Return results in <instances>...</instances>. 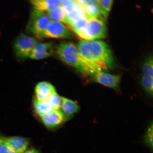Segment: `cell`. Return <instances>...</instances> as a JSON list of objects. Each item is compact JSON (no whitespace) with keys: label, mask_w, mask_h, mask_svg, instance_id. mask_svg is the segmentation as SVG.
<instances>
[{"label":"cell","mask_w":153,"mask_h":153,"mask_svg":"<svg viewBox=\"0 0 153 153\" xmlns=\"http://www.w3.org/2000/svg\"><path fill=\"white\" fill-rule=\"evenodd\" d=\"M80 54L96 72L113 68L114 60L108 45L101 40H83L77 46Z\"/></svg>","instance_id":"cell-1"},{"label":"cell","mask_w":153,"mask_h":153,"mask_svg":"<svg viewBox=\"0 0 153 153\" xmlns=\"http://www.w3.org/2000/svg\"><path fill=\"white\" fill-rule=\"evenodd\" d=\"M56 52L62 62L84 75H91L96 72L82 56L77 46L73 43L60 44L57 48Z\"/></svg>","instance_id":"cell-2"},{"label":"cell","mask_w":153,"mask_h":153,"mask_svg":"<svg viewBox=\"0 0 153 153\" xmlns=\"http://www.w3.org/2000/svg\"><path fill=\"white\" fill-rule=\"evenodd\" d=\"M87 19V25L77 35L82 39L88 41L105 38L106 35L107 29L103 21L94 18Z\"/></svg>","instance_id":"cell-3"},{"label":"cell","mask_w":153,"mask_h":153,"mask_svg":"<svg viewBox=\"0 0 153 153\" xmlns=\"http://www.w3.org/2000/svg\"><path fill=\"white\" fill-rule=\"evenodd\" d=\"M51 21L45 13L34 9L28 23L27 29L30 33L39 38L45 31Z\"/></svg>","instance_id":"cell-4"},{"label":"cell","mask_w":153,"mask_h":153,"mask_svg":"<svg viewBox=\"0 0 153 153\" xmlns=\"http://www.w3.org/2000/svg\"><path fill=\"white\" fill-rule=\"evenodd\" d=\"M37 43L33 38L23 34H20L15 41L14 48L15 55L20 59L27 58Z\"/></svg>","instance_id":"cell-5"},{"label":"cell","mask_w":153,"mask_h":153,"mask_svg":"<svg viewBox=\"0 0 153 153\" xmlns=\"http://www.w3.org/2000/svg\"><path fill=\"white\" fill-rule=\"evenodd\" d=\"M72 33L68 27L62 22L51 21L45 31L39 38H66L71 37Z\"/></svg>","instance_id":"cell-6"},{"label":"cell","mask_w":153,"mask_h":153,"mask_svg":"<svg viewBox=\"0 0 153 153\" xmlns=\"http://www.w3.org/2000/svg\"><path fill=\"white\" fill-rule=\"evenodd\" d=\"M93 81L101 85L119 91L122 75L110 74L104 71L95 72L91 75Z\"/></svg>","instance_id":"cell-7"},{"label":"cell","mask_w":153,"mask_h":153,"mask_svg":"<svg viewBox=\"0 0 153 153\" xmlns=\"http://www.w3.org/2000/svg\"><path fill=\"white\" fill-rule=\"evenodd\" d=\"M61 6L64 9L69 21L68 26L70 27L77 21L86 18L83 11L75 1H62Z\"/></svg>","instance_id":"cell-8"},{"label":"cell","mask_w":153,"mask_h":153,"mask_svg":"<svg viewBox=\"0 0 153 153\" xmlns=\"http://www.w3.org/2000/svg\"><path fill=\"white\" fill-rule=\"evenodd\" d=\"M75 1L83 11L86 19H88L91 18L99 19V18L102 17L98 4V1Z\"/></svg>","instance_id":"cell-9"},{"label":"cell","mask_w":153,"mask_h":153,"mask_svg":"<svg viewBox=\"0 0 153 153\" xmlns=\"http://www.w3.org/2000/svg\"><path fill=\"white\" fill-rule=\"evenodd\" d=\"M54 52V47L52 43H37L29 57L34 60H41L50 56Z\"/></svg>","instance_id":"cell-10"},{"label":"cell","mask_w":153,"mask_h":153,"mask_svg":"<svg viewBox=\"0 0 153 153\" xmlns=\"http://www.w3.org/2000/svg\"><path fill=\"white\" fill-rule=\"evenodd\" d=\"M4 143L16 153H23L27 149L30 141L28 139L18 137H4Z\"/></svg>","instance_id":"cell-11"},{"label":"cell","mask_w":153,"mask_h":153,"mask_svg":"<svg viewBox=\"0 0 153 153\" xmlns=\"http://www.w3.org/2000/svg\"><path fill=\"white\" fill-rule=\"evenodd\" d=\"M41 119L44 125L49 128L58 127L67 120L61 110H56L42 117Z\"/></svg>","instance_id":"cell-12"},{"label":"cell","mask_w":153,"mask_h":153,"mask_svg":"<svg viewBox=\"0 0 153 153\" xmlns=\"http://www.w3.org/2000/svg\"><path fill=\"white\" fill-rule=\"evenodd\" d=\"M55 91L54 87L49 82H39L35 89L36 99L39 100H47L49 96Z\"/></svg>","instance_id":"cell-13"},{"label":"cell","mask_w":153,"mask_h":153,"mask_svg":"<svg viewBox=\"0 0 153 153\" xmlns=\"http://www.w3.org/2000/svg\"><path fill=\"white\" fill-rule=\"evenodd\" d=\"M62 106L60 110L67 120L70 119L74 114L79 112V105L74 101L66 97H61Z\"/></svg>","instance_id":"cell-14"},{"label":"cell","mask_w":153,"mask_h":153,"mask_svg":"<svg viewBox=\"0 0 153 153\" xmlns=\"http://www.w3.org/2000/svg\"><path fill=\"white\" fill-rule=\"evenodd\" d=\"M34 9L44 12L49 11L61 5L62 1L33 0L30 1Z\"/></svg>","instance_id":"cell-15"},{"label":"cell","mask_w":153,"mask_h":153,"mask_svg":"<svg viewBox=\"0 0 153 153\" xmlns=\"http://www.w3.org/2000/svg\"><path fill=\"white\" fill-rule=\"evenodd\" d=\"M47 15L51 20V19L53 21L63 22L69 25V21L61 5L47 11Z\"/></svg>","instance_id":"cell-16"},{"label":"cell","mask_w":153,"mask_h":153,"mask_svg":"<svg viewBox=\"0 0 153 153\" xmlns=\"http://www.w3.org/2000/svg\"><path fill=\"white\" fill-rule=\"evenodd\" d=\"M33 107L36 113L41 117L54 110L47 100L42 101L35 99L33 101Z\"/></svg>","instance_id":"cell-17"},{"label":"cell","mask_w":153,"mask_h":153,"mask_svg":"<svg viewBox=\"0 0 153 153\" xmlns=\"http://www.w3.org/2000/svg\"><path fill=\"white\" fill-rule=\"evenodd\" d=\"M113 0H99L98 1L102 18L104 20H106L108 19L113 4Z\"/></svg>","instance_id":"cell-18"},{"label":"cell","mask_w":153,"mask_h":153,"mask_svg":"<svg viewBox=\"0 0 153 153\" xmlns=\"http://www.w3.org/2000/svg\"><path fill=\"white\" fill-rule=\"evenodd\" d=\"M140 84L143 89L151 97H153V76L143 75L141 78Z\"/></svg>","instance_id":"cell-19"},{"label":"cell","mask_w":153,"mask_h":153,"mask_svg":"<svg viewBox=\"0 0 153 153\" xmlns=\"http://www.w3.org/2000/svg\"><path fill=\"white\" fill-rule=\"evenodd\" d=\"M47 100L51 104L54 110H60L62 106V99L56 91L53 92L49 96Z\"/></svg>","instance_id":"cell-20"},{"label":"cell","mask_w":153,"mask_h":153,"mask_svg":"<svg viewBox=\"0 0 153 153\" xmlns=\"http://www.w3.org/2000/svg\"><path fill=\"white\" fill-rule=\"evenodd\" d=\"M153 57L150 56L145 59L142 67L143 75L153 76Z\"/></svg>","instance_id":"cell-21"},{"label":"cell","mask_w":153,"mask_h":153,"mask_svg":"<svg viewBox=\"0 0 153 153\" xmlns=\"http://www.w3.org/2000/svg\"><path fill=\"white\" fill-rule=\"evenodd\" d=\"M153 124L152 122L147 128L143 138V143L152 151L153 150Z\"/></svg>","instance_id":"cell-22"},{"label":"cell","mask_w":153,"mask_h":153,"mask_svg":"<svg viewBox=\"0 0 153 153\" xmlns=\"http://www.w3.org/2000/svg\"><path fill=\"white\" fill-rule=\"evenodd\" d=\"M0 153H16L4 143L0 148Z\"/></svg>","instance_id":"cell-23"},{"label":"cell","mask_w":153,"mask_h":153,"mask_svg":"<svg viewBox=\"0 0 153 153\" xmlns=\"http://www.w3.org/2000/svg\"><path fill=\"white\" fill-rule=\"evenodd\" d=\"M23 153H39V152L35 149H31L26 150Z\"/></svg>","instance_id":"cell-24"},{"label":"cell","mask_w":153,"mask_h":153,"mask_svg":"<svg viewBox=\"0 0 153 153\" xmlns=\"http://www.w3.org/2000/svg\"><path fill=\"white\" fill-rule=\"evenodd\" d=\"M4 143V137H1L0 136V148H1V147L3 144Z\"/></svg>","instance_id":"cell-25"}]
</instances>
